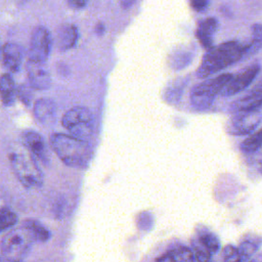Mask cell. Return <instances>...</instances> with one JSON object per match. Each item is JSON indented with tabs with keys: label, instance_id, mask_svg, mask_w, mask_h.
Here are the masks:
<instances>
[{
	"label": "cell",
	"instance_id": "obj_1",
	"mask_svg": "<svg viewBox=\"0 0 262 262\" xmlns=\"http://www.w3.org/2000/svg\"><path fill=\"white\" fill-rule=\"evenodd\" d=\"M242 59H244V44L235 40L226 41L207 50L195 74L201 79L209 78Z\"/></svg>",
	"mask_w": 262,
	"mask_h": 262
},
{
	"label": "cell",
	"instance_id": "obj_2",
	"mask_svg": "<svg viewBox=\"0 0 262 262\" xmlns=\"http://www.w3.org/2000/svg\"><path fill=\"white\" fill-rule=\"evenodd\" d=\"M50 145L58 159L69 167L86 168L92 158V147L86 140L64 133H53Z\"/></svg>",
	"mask_w": 262,
	"mask_h": 262
},
{
	"label": "cell",
	"instance_id": "obj_3",
	"mask_svg": "<svg viewBox=\"0 0 262 262\" xmlns=\"http://www.w3.org/2000/svg\"><path fill=\"white\" fill-rule=\"evenodd\" d=\"M12 171L26 188H38L43 184V173L37 160L29 152L12 151L8 156Z\"/></svg>",
	"mask_w": 262,
	"mask_h": 262
},
{
	"label": "cell",
	"instance_id": "obj_4",
	"mask_svg": "<svg viewBox=\"0 0 262 262\" xmlns=\"http://www.w3.org/2000/svg\"><path fill=\"white\" fill-rule=\"evenodd\" d=\"M231 77V74L225 73L214 78L205 79L203 82L196 84L192 87L189 94L191 105L195 110L209 108Z\"/></svg>",
	"mask_w": 262,
	"mask_h": 262
},
{
	"label": "cell",
	"instance_id": "obj_5",
	"mask_svg": "<svg viewBox=\"0 0 262 262\" xmlns=\"http://www.w3.org/2000/svg\"><path fill=\"white\" fill-rule=\"evenodd\" d=\"M32 243V238L21 227L10 229L1 239L0 251L6 261L21 262L28 256Z\"/></svg>",
	"mask_w": 262,
	"mask_h": 262
},
{
	"label": "cell",
	"instance_id": "obj_6",
	"mask_svg": "<svg viewBox=\"0 0 262 262\" xmlns=\"http://www.w3.org/2000/svg\"><path fill=\"white\" fill-rule=\"evenodd\" d=\"M62 126L71 135L82 140L91 138L94 130V119L92 113L85 106L77 105L64 113L61 119Z\"/></svg>",
	"mask_w": 262,
	"mask_h": 262
},
{
	"label": "cell",
	"instance_id": "obj_7",
	"mask_svg": "<svg viewBox=\"0 0 262 262\" xmlns=\"http://www.w3.org/2000/svg\"><path fill=\"white\" fill-rule=\"evenodd\" d=\"M52 44V37L48 29L43 26L36 27L31 34L28 59L45 64L50 55Z\"/></svg>",
	"mask_w": 262,
	"mask_h": 262
},
{
	"label": "cell",
	"instance_id": "obj_8",
	"mask_svg": "<svg viewBox=\"0 0 262 262\" xmlns=\"http://www.w3.org/2000/svg\"><path fill=\"white\" fill-rule=\"evenodd\" d=\"M262 114L259 111L235 113L228 123V132L234 136L250 135L260 125Z\"/></svg>",
	"mask_w": 262,
	"mask_h": 262
},
{
	"label": "cell",
	"instance_id": "obj_9",
	"mask_svg": "<svg viewBox=\"0 0 262 262\" xmlns=\"http://www.w3.org/2000/svg\"><path fill=\"white\" fill-rule=\"evenodd\" d=\"M260 70H261L260 64L255 62L245 68L235 76L232 75L230 80L226 83V85L222 89L220 95L227 97V96L238 94L242 91L246 90L254 82Z\"/></svg>",
	"mask_w": 262,
	"mask_h": 262
},
{
	"label": "cell",
	"instance_id": "obj_10",
	"mask_svg": "<svg viewBox=\"0 0 262 262\" xmlns=\"http://www.w3.org/2000/svg\"><path fill=\"white\" fill-rule=\"evenodd\" d=\"M21 143L29 152L44 165L49 164V151L41 134L34 130H26L21 133Z\"/></svg>",
	"mask_w": 262,
	"mask_h": 262
},
{
	"label": "cell",
	"instance_id": "obj_11",
	"mask_svg": "<svg viewBox=\"0 0 262 262\" xmlns=\"http://www.w3.org/2000/svg\"><path fill=\"white\" fill-rule=\"evenodd\" d=\"M262 107V79L258 81L255 86L250 89L245 95L235 99L231 105L232 113L259 111Z\"/></svg>",
	"mask_w": 262,
	"mask_h": 262
},
{
	"label": "cell",
	"instance_id": "obj_12",
	"mask_svg": "<svg viewBox=\"0 0 262 262\" xmlns=\"http://www.w3.org/2000/svg\"><path fill=\"white\" fill-rule=\"evenodd\" d=\"M29 85L35 90H46L51 85V76L45 64L30 60L26 63Z\"/></svg>",
	"mask_w": 262,
	"mask_h": 262
},
{
	"label": "cell",
	"instance_id": "obj_13",
	"mask_svg": "<svg viewBox=\"0 0 262 262\" xmlns=\"http://www.w3.org/2000/svg\"><path fill=\"white\" fill-rule=\"evenodd\" d=\"M24 59L23 47L14 42H7L3 45L1 50L2 66L9 73H16L19 71Z\"/></svg>",
	"mask_w": 262,
	"mask_h": 262
},
{
	"label": "cell",
	"instance_id": "obj_14",
	"mask_svg": "<svg viewBox=\"0 0 262 262\" xmlns=\"http://www.w3.org/2000/svg\"><path fill=\"white\" fill-rule=\"evenodd\" d=\"M219 23L215 17H207L199 21L195 30V36L199 43L206 50L214 46V38L218 31Z\"/></svg>",
	"mask_w": 262,
	"mask_h": 262
},
{
	"label": "cell",
	"instance_id": "obj_15",
	"mask_svg": "<svg viewBox=\"0 0 262 262\" xmlns=\"http://www.w3.org/2000/svg\"><path fill=\"white\" fill-rule=\"evenodd\" d=\"M36 120L43 126H50L54 123L56 117V104L47 97H42L36 100L33 107Z\"/></svg>",
	"mask_w": 262,
	"mask_h": 262
},
{
	"label": "cell",
	"instance_id": "obj_16",
	"mask_svg": "<svg viewBox=\"0 0 262 262\" xmlns=\"http://www.w3.org/2000/svg\"><path fill=\"white\" fill-rule=\"evenodd\" d=\"M79 31L75 25L64 24L60 26L55 35V45L59 52L72 49L78 42Z\"/></svg>",
	"mask_w": 262,
	"mask_h": 262
},
{
	"label": "cell",
	"instance_id": "obj_17",
	"mask_svg": "<svg viewBox=\"0 0 262 262\" xmlns=\"http://www.w3.org/2000/svg\"><path fill=\"white\" fill-rule=\"evenodd\" d=\"M17 97V88L10 74L0 76V99L3 105L11 106Z\"/></svg>",
	"mask_w": 262,
	"mask_h": 262
},
{
	"label": "cell",
	"instance_id": "obj_18",
	"mask_svg": "<svg viewBox=\"0 0 262 262\" xmlns=\"http://www.w3.org/2000/svg\"><path fill=\"white\" fill-rule=\"evenodd\" d=\"M20 227L29 234L33 242L45 243L51 236L50 231L37 220L26 219L25 221H23Z\"/></svg>",
	"mask_w": 262,
	"mask_h": 262
},
{
	"label": "cell",
	"instance_id": "obj_19",
	"mask_svg": "<svg viewBox=\"0 0 262 262\" xmlns=\"http://www.w3.org/2000/svg\"><path fill=\"white\" fill-rule=\"evenodd\" d=\"M196 232V239L200 242L201 245H203L211 254H216L221 249V243L218 236L211 231L210 229L203 227L198 228L195 230Z\"/></svg>",
	"mask_w": 262,
	"mask_h": 262
},
{
	"label": "cell",
	"instance_id": "obj_20",
	"mask_svg": "<svg viewBox=\"0 0 262 262\" xmlns=\"http://www.w3.org/2000/svg\"><path fill=\"white\" fill-rule=\"evenodd\" d=\"M262 48V25L255 24L251 27V39L244 44V59L256 54Z\"/></svg>",
	"mask_w": 262,
	"mask_h": 262
},
{
	"label": "cell",
	"instance_id": "obj_21",
	"mask_svg": "<svg viewBox=\"0 0 262 262\" xmlns=\"http://www.w3.org/2000/svg\"><path fill=\"white\" fill-rule=\"evenodd\" d=\"M262 246V237L257 235L244 237L237 249L242 256V259H250Z\"/></svg>",
	"mask_w": 262,
	"mask_h": 262
},
{
	"label": "cell",
	"instance_id": "obj_22",
	"mask_svg": "<svg viewBox=\"0 0 262 262\" xmlns=\"http://www.w3.org/2000/svg\"><path fill=\"white\" fill-rule=\"evenodd\" d=\"M166 258L170 262H195L192 250L186 246H178L169 250L162 259Z\"/></svg>",
	"mask_w": 262,
	"mask_h": 262
},
{
	"label": "cell",
	"instance_id": "obj_23",
	"mask_svg": "<svg viewBox=\"0 0 262 262\" xmlns=\"http://www.w3.org/2000/svg\"><path fill=\"white\" fill-rule=\"evenodd\" d=\"M262 148V127L251 133L239 144V149L244 154H254Z\"/></svg>",
	"mask_w": 262,
	"mask_h": 262
},
{
	"label": "cell",
	"instance_id": "obj_24",
	"mask_svg": "<svg viewBox=\"0 0 262 262\" xmlns=\"http://www.w3.org/2000/svg\"><path fill=\"white\" fill-rule=\"evenodd\" d=\"M17 221V215L9 208L0 209V232L11 228Z\"/></svg>",
	"mask_w": 262,
	"mask_h": 262
},
{
	"label": "cell",
	"instance_id": "obj_25",
	"mask_svg": "<svg viewBox=\"0 0 262 262\" xmlns=\"http://www.w3.org/2000/svg\"><path fill=\"white\" fill-rule=\"evenodd\" d=\"M191 245L194 259L196 262H210L212 254L203 245L200 244L196 237L194 241H191Z\"/></svg>",
	"mask_w": 262,
	"mask_h": 262
},
{
	"label": "cell",
	"instance_id": "obj_26",
	"mask_svg": "<svg viewBox=\"0 0 262 262\" xmlns=\"http://www.w3.org/2000/svg\"><path fill=\"white\" fill-rule=\"evenodd\" d=\"M222 262H242L238 249L233 245H226L222 249Z\"/></svg>",
	"mask_w": 262,
	"mask_h": 262
},
{
	"label": "cell",
	"instance_id": "obj_27",
	"mask_svg": "<svg viewBox=\"0 0 262 262\" xmlns=\"http://www.w3.org/2000/svg\"><path fill=\"white\" fill-rule=\"evenodd\" d=\"M32 87L29 85H25L21 84L17 87V97L19 98V100L25 104V105H30L33 94L31 91Z\"/></svg>",
	"mask_w": 262,
	"mask_h": 262
},
{
	"label": "cell",
	"instance_id": "obj_28",
	"mask_svg": "<svg viewBox=\"0 0 262 262\" xmlns=\"http://www.w3.org/2000/svg\"><path fill=\"white\" fill-rule=\"evenodd\" d=\"M191 8L196 12L205 11L209 6V0H189Z\"/></svg>",
	"mask_w": 262,
	"mask_h": 262
},
{
	"label": "cell",
	"instance_id": "obj_29",
	"mask_svg": "<svg viewBox=\"0 0 262 262\" xmlns=\"http://www.w3.org/2000/svg\"><path fill=\"white\" fill-rule=\"evenodd\" d=\"M66 2L73 9H82L87 5L88 0H66Z\"/></svg>",
	"mask_w": 262,
	"mask_h": 262
},
{
	"label": "cell",
	"instance_id": "obj_30",
	"mask_svg": "<svg viewBox=\"0 0 262 262\" xmlns=\"http://www.w3.org/2000/svg\"><path fill=\"white\" fill-rule=\"evenodd\" d=\"M136 0H120V4L123 9H129L130 7L133 6Z\"/></svg>",
	"mask_w": 262,
	"mask_h": 262
},
{
	"label": "cell",
	"instance_id": "obj_31",
	"mask_svg": "<svg viewBox=\"0 0 262 262\" xmlns=\"http://www.w3.org/2000/svg\"><path fill=\"white\" fill-rule=\"evenodd\" d=\"M95 33L98 36H101L104 33V25L102 23H97L95 26Z\"/></svg>",
	"mask_w": 262,
	"mask_h": 262
},
{
	"label": "cell",
	"instance_id": "obj_32",
	"mask_svg": "<svg viewBox=\"0 0 262 262\" xmlns=\"http://www.w3.org/2000/svg\"><path fill=\"white\" fill-rule=\"evenodd\" d=\"M259 170H260V172L262 173V156H261V159H260V163H259Z\"/></svg>",
	"mask_w": 262,
	"mask_h": 262
},
{
	"label": "cell",
	"instance_id": "obj_33",
	"mask_svg": "<svg viewBox=\"0 0 262 262\" xmlns=\"http://www.w3.org/2000/svg\"><path fill=\"white\" fill-rule=\"evenodd\" d=\"M1 50H2V48H1V44H0V55H1Z\"/></svg>",
	"mask_w": 262,
	"mask_h": 262
},
{
	"label": "cell",
	"instance_id": "obj_34",
	"mask_svg": "<svg viewBox=\"0 0 262 262\" xmlns=\"http://www.w3.org/2000/svg\"><path fill=\"white\" fill-rule=\"evenodd\" d=\"M252 262H258V261H252Z\"/></svg>",
	"mask_w": 262,
	"mask_h": 262
},
{
	"label": "cell",
	"instance_id": "obj_35",
	"mask_svg": "<svg viewBox=\"0 0 262 262\" xmlns=\"http://www.w3.org/2000/svg\"><path fill=\"white\" fill-rule=\"evenodd\" d=\"M0 262H2V261H1V259H0Z\"/></svg>",
	"mask_w": 262,
	"mask_h": 262
}]
</instances>
